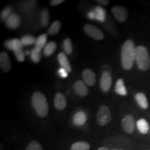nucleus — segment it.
I'll use <instances>...</instances> for the list:
<instances>
[{
  "label": "nucleus",
  "instance_id": "2eb2a0df",
  "mask_svg": "<svg viewBox=\"0 0 150 150\" xmlns=\"http://www.w3.org/2000/svg\"><path fill=\"white\" fill-rule=\"evenodd\" d=\"M58 61H59L60 65L61 67L64 68L68 72H72V67H71L70 61H68L66 54L63 52L59 54L58 55Z\"/></svg>",
  "mask_w": 150,
  "mask_h": 150
},
{
  "label": "nucleus",
  "instance_id": "c9c22d12",
  "mask_svg": "<svg viewBox=\"0 0 150 150\" xmlns=\"http://www.w3.org/2000/svg\"><path fill=\"white\" fill-rule=\"evenodd\" d=\"M96 2L100 4L103 6H107L109 3V1L108 0H97Z\"/></svg>",
  "mask_w": 150,
  "mask_h": 150
},
{
  "label": "nucleus",
  "instance_id": "6ab92c4d",
  "mask_svg": "<svg viewBox=\"0 0 150 150\" xmlns=\"http://www.w3.org/2000/svg\"><path fill=\"white\" fill-rule=\"evenodd\" d=\"M115 93L118 94L121 96H126L127 95V91L126 87H125V83H124V80L122 79H119L117 81L115 84Z\"/></svg>",
  "mask_w": 150,
  "mask_h": 150
},
{
  "label": "nucleus",
  "instance_id": "cd10ccee",
  "mask_svg": "<svg viewBox=\"0 0 150 150\" xmlns=\"http://www.w3.org/2000/svg\"><path fill=\"white\" fill-rule=\"evenodd\" d=\"M63 47L65 54L70 55V54L72 53L73 46L72 40H71L70 38H66L64 41H63Z\"/></svg>",
  "mask_w": 150,
  "mask_h": 150
},
{
  "label": "nucleus",
  "instance_id": "5701e85b",
  "mask_svg": "<svg viewBox=\"0 0 150 150\" xmlns=\"http://www.w3.org/2000/svg\"><path fill=\"white\" fill-rule=\"evenodd\" d=\"M61 28V23L59 20H55L48 29V34L51 35H56L59 33Z\"/></svg>",
  "mask_w": 150,
  "mask_h": 150
},
{
  "label": "nucleus",
  "instance_id": "393cba45",
  "mask_svg": "<svg viewBox=\"0 0 150 150\" xmlns=\"http://www.w3.org/2000/svg\"><path fill=\"white\" fill-rule=\"evenodd\" d=\"M37 5L36 1H24L20 4V8L23 11H30Z\"/></svg>",
  "mask_w": 150,
  "mask_h": 150
},
{
  "label": "nucleus",
  "instance_id": "c85d7f7f",
  "mask_svg": "<svg viewBox=\"0 0 150 150\" xmlns=\"http://www.w3.org/2000/svg\"><path fill=\"white\" fill-rule=\"evenodd\" d=\"M30 58H31V61L33 63H38L40 61L41 59V54L40 52L37 50L36 49L33 48L31 50V54H30Z\"/></svg>",
  "mask_w": 150,
  "mask_h": 150
},
{
  "label": "nucleus",
  "instance_id": "0eeeda50",
  "mask_svg": "<svg viewBox=\"0 0 150 150\" xmlns=\"http://www.w3.org/2000/svg\"><path fill=\"white\" fill-rule=\"evenodd\" d=\"M122 128L125 132L127 134H131L134 132L135 127H136V122L134 117L131 115H127L125 116L122 121Z\"/></svg>",
  "mask_w": 150,
  "mask_h": 150
},
{
  "label": "nucleus",
  "instance_id": "f3484780",
  "mask_svg": "<svg viewBox=\"0 0 150 150\" xmlns=\"http://www.w3.org/2000/svg\"><path fill=\"white\" fill-rule=\"evenodd\" d=\"M135 99H136L137 104L142 109H147L149 107V103L147 99V97L144 93H138L135 95Z\"/></svg>",
  "mask_w": 150,
  "mask_h": 150
},
{
  "label": "nucleus",
  "instance_id": "4be33fe9",
  "mask_svg": "<svg viewBox=\"0 0 150 150\" xmlns=\"http://www.w3.org/2000/svg\"><path fill=\"white\" fill-rule=\"evenodd\" d=\"M91 145L89 143L83 141H79L73 143L71 146V150H89Z\"/></svg>",
  "mask_w": 150,
  "mask_h": 150
},
{
  "label": "nucleus",
  "instance_id": "4c0bfd02",
  "mask_svg": "<svg viewBox=\"0 0 150 150\" xmlns=\"http://www.w3.org/2000/svg\"><path fill=\"white\" fill-rule=\"evenodd\" d=\"M30 54H31V51H30V50H27V51L25 52L26 55H30Z\"/></svg>",
  "mask_w": 150,
  "mask_h": 150
},
{
  "label": "nucleus",
  "instance_id": "473e14b6",
  "mask_svg": "<svg viewBox=\"0 0 150 150\" xmlns=\"http://www.w3.org/2000/svg\"><path fill=\"white\" fill-rule=\"evenodd\" d=\"M68 72L65 70V69L63 68V67H61V68L59 69L58 70V74L61 76V78H67L68 76Z\"/></svg>",
  "mask_w": 150,
  "mask_h": 150
},
{
  "label": "nucleus",
  "instance_id": "f704fd0d",
  "mask_svg": "<svg viewBox=\"0 0 150 150\" xmlns=\"http://www.w3.org/2000/svg\"><path fill=\"white\" fill-rule=\"evenodd\" d=\"M87 17L90 20H96V16H95V13L94 11H91L88 13Z\"/></svg>",
  "mask_w": 150,
  "mask_h": 150
},
{
  "label": "nucleus",
  "instance_id": "dca6fc26",
  "mask_svg": "<svg viewBox=\"0 0 150 150\" xmlns=\"http://www.w3.org/2000/svg\"><path fill=\"white\" fill-rule=\"evenodd\" d=\"M87 115L83 111H78L73 116V123L76 126H82L86 122Z\"/></svg>",
  "mask_w": 150,
  "mask_h": 150
},
{
  "label": "nucleus",
  "instance_id": "9d476101",
  "mask_svg": "<svg viewBox=\"0 0 150 150\" xmlns=\"http://www.w3.org/2000/svg\"><path fill=\"white\" fill-rule=\"evenodd\" d=\"M0 67L3 72H8L11 69V61L8 54L5 52L0 54Z\"/></svg>",
  "mask_w": 150,
  "mask_h": 150
},
{
  "label": "nucleus",
  "instance_id": "6e6552de",
  "mask_svg": "<svg viewBox=\"0 0 150 150\" xmlns=\"http://www.w3.org/2000/svg\"><path fill=\"white\" fill-rule=\"evenodd\" d=\"M112 85V77L110 72L105 71L103 72L100 80V87L103 92H108Z\"/></svg>",
  "mask_w": 150,
  "mask_h": 150
},
{
  "label": "nucleus",
  "instance_id": "c756f323",
  "mask_svg": "<svg viewBox=\"0 0 150 150\" xmlns=\"http://www.w3.org/2000/svg\"><path fill=\"white\" fill-rule=\"evenodd\" d=\"M13 14V8L11 7H6L4 9L1 11L0 14L1 21H6V20Z\"/></svg>",
  "mask_w": 150,
  "mask_h": 150
},
{
  "label": "nucleus",
  "instance_id": "4468645a",
  "mask_svg": "<svg viewBox=\"0 0 150 150\" xmlns=\"http://www.w3.org/2000/svg\"><path fill=\"white\" fill-rule=\"evenodd\" d=\"M54 104L57 110H62L64 109L67 105L66 99H65L64 95L61 93L56 94L54 97Z\"/></svg>",
  "mask_w": 150,
  "mask_h": 150
},
{
  "label": "nucleus",
  "instance_id": "9b49d317",
  "mask_svg": "<svg viewBox=\"0 0 150 150\" xmlns=\"http://www.w3.org/2000/svg\"><path fill=\"white\" fill-rule=\"evenodd\" d=\"M82 77L86 85L93 86L96 83V75L91 69H86L82 73Z\"/></svg>",
  "mask_w": 150,
  "mask_h": 150
},
{
  "label": "nucleus",
  "instance_id": "72a5a7b5",
  "mask_svg": "<svg viewBox=\"0 0 150 150\" xmlns=\"http://www.w3.org/2000/svg\"><path fill=\"white\" fill-rule=\"evenodd\" d=\"M63 2H64V0H52L50 1V4L52 6H56Z\"/></svg>",
  "mask_w": 150,
  "mask_h": 150
},
{
  "label": "nucleus",
  "instance_id": "aec40b11",
  "mask_svg": "<svg viewBox=\"0 0 150 150\" xmlns=\"http://www.w3.org/2000/svg\"><path fill=\"white\" fill-rule=\"evenodd\" d=\"M136 127L138 131L142 134H147L148 131H149V124L144 118H141V119H139L137 121Z\"/></svg>",
  "mask_w": 150,
  "mask_h": 150
},
{
  "label": "nucleus",
  "instance_id": "423d86ee",
  "mask_svg": "<svg viewBox=\"0 0 150 150\" xmlns=\"http://www.w3.org/2000/svg\"><path fill=\"white\" fill-rule=\"evenodd\" d=\"M112 13L120 22H125L128 18V11L122 6H115L111 9Z\"/></svg>",
  "mask_w": 150,
  "mask_h": 150
},
{
  "label": "nucleus",
  "instance_id": "ddd939ff",
  "mask_svg": "<svg viewBox=\"0 0 150 150\" xmlns=\"http://www.w3.org/2000/svg\"><path fill=\"white\" fill-rule=\"evenodd\" d=\"M4 46L9 50L15 52L16 50H20V49H23V44H22L21 40L15 38V39H9L5 41Z\"/></svg>",
  "mask_w": 150,
  "mask_h": 150
},
{
  "label": "nucleus",
  "instance_id": "a878e982",
  "mask_svg": "<svg viewBox=\"0 0 150 150\" xmlns=\"http://www.w3.org/2000/svg\"><path fill=\"white\" fill-rule=\"evenodd\" d=\"M96 20L100 22H104L106 20V11L102 7H96L95 10Z\"/></svg>",
  "mask_w": 150,
  "mask_h": 150
},
{
  "label": "nucleus",
  "instance_id": "e433bc0d",
  "mask_svg": "<svg viewBox=\"0 0 150 150\" xmlns=\"http://www.w3.org/2000/svg\"><path fill=\"white\" fill-rule=\"evenodd\" d=\"M98 150H108V149H107V148L105 147H101L99 148Z\"/></svg>",
  "mask_w": 150,
  "mask_h": 150
},
{
  "label": "nucleus",
  "instance_id": "b1692460",
  "mask_svg": "<svg viewBox=\"0 0 150 150\" xmlns=\"http://www.w3.org/2000/svg\"><path fill=\"white\" fill-rule=\"evenodd\" d=\"M50 20V12H49L48 9L44 8L41 11L40 13V20H41V24L43 27H46L49 24Z\"/></svg>",
  "mask_w": 150,
  "mask_h": 150
},
{
  "label": "nucleus",
  "instance_id": "412c9836",
  "mask_svg": "<svg viewBox=\"0 0 150 150\" xmlns=\"http://www.w3.org/2000/svg\"><path fill=\"white\" fill-rule=\"evenodd\" d=\"M56 43L54 41H51V42H48L45 47L44 50H43V54H45V56H50L55 52L56 50Z\"/></svg>",
  "mask_w": 150,
  "mask_h": 150
},
{
  "label": "nucleus",
  "instance_id": "7c9ffc66",
  "mask_svg": "<svg viewBox=\"0 0 150 150\" xmlns=\"http://www.w3.org/2000/svg\"><path fill=\"white\" fill-rule=\"evenodd\" d=\"M26 150H43L42 145H40V142H38L36 140L31 141L27 147H26Z\"/></svg>",
  "mask_w": 150,
  "mask_h": 150
},
{
  "label": "nucleus",
  "instance_id": "2f4dec72",
  "mask_svg": "<svg viewBox=\"0 0 150 150\" xmlns=\"http://www.w3.org/2000/svg\"><path fill=\"white\" fill-rule=\"evenodd\" d=\"M15 55L16 56V59L19 62H23L25 59V52H24L23 49L16 50L14 52Z\"/></svg>",
  "mask_w": 150,
  "mask_h": 150
},
{
  "label": "nucleus",
  "instance_id": "39448f33",
  "mask_svg": "<svg viewBox=\"0 0 150 150\" xmlns=\"http://www.w3.org/2000/svg\"><path fill=\"white\" fill-rule=\"evenodd\" d=\"M83 30L88 36L96 40H101L104 38V33L100 29L91 24H86L84 25Z\"/></svg>",
  "mask_w": 150,
  "mask_h": 150
},
{
  "label": "nucleus",
  "instance_id": "bb28decb",
  "mask_svg": "<svg viewBox=\"0 0 150 150\" xmlns=\"http://www.w3.org/2000/svg\"><path fill=\"white\" fill-rule=\"evenodd\" d=\"M21 41L24 46H29L35 44L36 38L31 35H25L21 38Z\"/></svg>",
  "mask_w": 150,
  "mask_h": 150
},
{
  "label": "nucleus",
  "instance_id": "58836bf2",
  "mask_svg": "<svg viewBox=\"0 0 150 150\" xmlns=\"http://www.w3.org/2000/svg\"><path fill=\"white\" fill-rule=\"evenodd\" d=\"M112 150H121V149H112Z\"/></svg>",
  "mask_w": 150,
  "mask_h": 150
},
{
  "label": "nucleus",
  "instance_id": "1a4fd4ad",
  "mask_svg": "<svg viewBox=\"0 0 150 150\" xmlns=\"http://www.w3.org/2000/svg\"><path fill=\"white\" fill-rule=\"evenodd\" d=\"M6 26L11 30L18 29L21 24V18L18 13H13L5 21Z\"/></svg>",
  "mask_w": 150,
  "mask_h": 150
},
{
  "label": "nucleus",
  "instance_id": "f8f14e48",
  "mask_svg": "<svg viewBox=\"0 0 150 150\" xmlns=\"http://www.w3.org/2000/svg\"><path fill=\"white\" fill-rule=\"evenodd\" d=\"M73 88L76 93L80 97H86L88 94V88L83 81H77L75 82Z\"/></svg>",
  "mask_w": 150,
  "mask_h": 150
},
{
  "label": "nucleus",
  "instance_id": "20e7f679",
  "mask_svg": "<svg viewBox=\"0 0 150 150\" xmlns=\"http://www.w3.org/2000/svg\"><path fill=\"white\" fill-rule=\"evenodd\" d=\"M111 120V113L109 108L106 106H102L97 114V122L100 126H105Z\"/></svg>",
  "mask_w": 150,
  "mask_h": 150
},
{
  "label": "nucleus",
  "instance_id": "f257e3e1",
  "mask_svg": "<svg viewBox=\"0 0 150 150\" xmlns=\"http://www.w3.org/2000/svg\"><path fill=\"white\" fill-rule=\"evenodd\" d=\"M136 47L131 40H127L124 42L121 50V62L125 70H129L132 68L136 59Z\"/></svg>",
  "mask_w": 150,
  "mask_h": 150
},
{
  "label": "nucleus",
  "instance_id": "f03ea898",
  "mask_svg": "<svg viewBox=\"0 0 150 150\" xmlns=\"http://www.w3.org/2000/svg\"><path fill=\"white\" fill-rule=\"evenodd\" d=\"M31 104L39 117H45L48 115L49 105L45 96L39 91L35 92L31 98Z\"/></svg>",
  "mask_w": 150,
  "mask_h": 150
},
{
  "label": "nucleus",
  "instance_id": "a211bd4d",
  "mask_svg": "<svg viewBox=\"0 0 150 150\" xmlns=\"http://www.w3.org/2000/svg\"><path fill=\"white\" fill-rule=\"evenodd\" d=\"M47 34L44 33V34L39 35L36 38V42H35L34 48L38 50L39 52H41L42 49H44L46 45L47 44Z\"/></svg>",
  "mask_w": 150,
  "mask_h": 150
},
{
  "label": "nucleus",
  "instance_id": "7ed1b4c3",
  "mask_svg": "<svg viewBox=\"0 0 150 150\" xmlns=\"http://www.w3.org/2000/svg\"><path fill=\"white\" fill-rule=\"evenodd\" d=\"M135 62L139 70L142 71L149 70L150 67V56L147 47L143 45L137 47Z\"/></svg>",
  "mask_w": 150,
  "mask_h": 150
}]
</instances>
